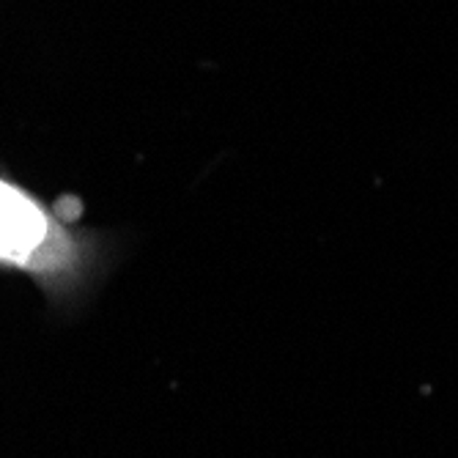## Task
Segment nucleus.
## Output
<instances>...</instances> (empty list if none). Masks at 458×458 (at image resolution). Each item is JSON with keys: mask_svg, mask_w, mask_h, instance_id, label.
<instances>
[{"mask_svg": "<svg viewBox=\"0 0 458 458\" xmlns=\"http://www.w3.org/2000/svg\"><path fill=\"white\" fill-rule=\"evenodd\" d=\"M80 244L25 190L0 179V264L45 280H66L80 269Z\"/></svg>", "mask_w": 458, "mask_h": 458, "instance_id": "obj_1", "label": "nucleus"}]
</instances>
